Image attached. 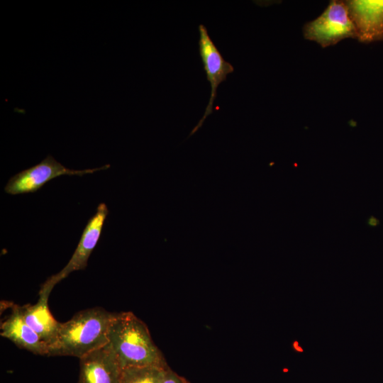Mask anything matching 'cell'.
<instances>
[{
  "label": "cell",
  "instance_id": "obj_10",
  "mask_svg": "<svg viewBox=\"0 0 383 383\" xmlns=\"http://www.w3.org/2000/svg\"><path fill=\"white\" fill-rule=\"evenodd\" d=\"M46 299L40 298L35 304L19 306L26 323L38 334L48 347L54 342L60 326L51 314Z\"/></svg>",
  "mask_w": 383,
  "mask_h": 383
},
{
  "label": "cell",
  "instance_id": "obj_7",
  "mask_svg": "<svg viewBox=\"0 0 383 383\" xmlns=\"http://www.w3.org/2000/svg\"><path fill=\"white\" fill-rule=\"evenodd\" d=\"M79 360L77 383H120L122 370L109 343L87 354Z\"/></svg>",
  "mask_w": 383,
  "mask_h": 383
},
{
  "label": "cell",
  "instance_id": "obj_1",
  "mask_svg": "<svg viewBox=\"0 0 383 383\" xmlns=\"http://www.w3.org/2000/svg\"><path fill=\"white\" fill-rule=\"evenodd\" d=\"M116 313L101 307L82 310L61 323L48 357L72 356L82 358L109 343V331Z\"/></svg>",
  "mask_w": 383,
  "mask_h": 383
},
{
  "label": "cell",
  "instance_id": "obj_6",
  "mask_svg": "<svg viewBox=\"0 0 383 383\" xmlns=\"http://www.w3.org/2000/svg\"><path fill=\"white\" fill-rule=\"evenodd\" d=\"M198 28L199 31V52L206 73L207 80L211 85V94L202 118L191 131L189 136L196 133L201 127L207 116L212 113L218 86L226 80L228 74L234 71L233 65L224 60L211 40L206 26L200 24Z\"/></svg>",
  "mask_w": 383,
  "mask_h": 383
},
{
  "label": "cell",
  "instance_id": "obj_5",
  "mask_svg": "<svg viewBox=\"0 0 383 383\" xmlns=\"http://www.w3.org/2000/svg\"><path fill=\"white\" fill-rule=\"evenodd\" d=\"M110 165L82 170H70L63 166L51 155H48L38 165L24 170L9 179L4 187L6 193L11 195L33 193L47 182L62 175L82 176L106 170Z\"/></svg>",
  "mask_w": 383,
  "mask_h": 383
},
{
  "label": "cell",
  "instance_id": "obj_12",
  "mask_svg": "<svg viewBox=\"0 0 383 383\" xmlns=\"http://www.w3.org/2000/svg\"><path fill=\"white\" fill-rule=\"evenodd\" d=\"M162 383H189V382L168 367L165 372Z\"/></svg>",
  "mask_w": 383,
  "mask_h": 383
},
{
  "label": "cell",
  "instance_id": "obj_2",
  "mask_svg": "<svg viewBox=\"0 0 383 383\" xmlns=\"http://www.w3.org/2000/svg\"><path fill=\"white\" fill-rule=\"evenodd\" d=\"M108 338L121 370L135 367L168 366L146 324L131 311L115 314Z\"/></svg>",
  "mask_w": 383,
  "mask_h": 383
},
{
  "label": "cell",
  "instance_id": "obj_9",
  "mask_svg": "<svg viewBox=\"0 0 383 383\" xmlns=\"http://www.w3.org/2000/svg\"><path fill=\"white\" fill-rule=\"evenodd\" d=\"M1 335L21 348L35 355L48 356L47 345L26 323L18 305H11V314L1 323Z\"/></svg>",
  "mask_w": 383,
  "mask_h": 383
},
{
  "label": "cell",
  "instance_id": "obj_3",
  "mask_svg": "<svg viewBox=\"0 0 383 383\" xmlns=\"http://www.w3.org/2000/svg\"><path fill=\"white\" fill-rule=\"evenodd\" d=\"M305 39L322 48L334 45L345 38L357 37L355 26L345 1H331L324 11L303 28Z\"/></svg>",
  "mask_w": 383,
  "mask_h": 383
},
{
  "label": "cell",
  "instance_id": "obj_11",
  "mask_svg": "<svg viewBox=\"0 0 383 383\" xmlns=\"http://www.w3.org/2000/svg\"><path fill=\"white\" fill-rule=\"evenodd\" d=\"M168 367L145 366L122 370L120 383H162Z\"/></svg>",
  "mask_w": 383,
  "mask_h": 383
},
{
  "label": "cell",
  "instance_id": "obj_4",
  "mask_svg": "<svg viewBox=\"0 0 383 383\" xmlns=\"http://www.w3.org/2000/svg\"><path fill=\"white\" fill-rule=\"evenodd\" d=\"M109 213L107 206L101 203L95 214L89 218L81 235L78 245L67 264L57 273L48 277L42 284L39 297L48 299L54 287L74 271L84 270L89 257L96 247Z\"/></svg>",
  "mask_w": 383,
  "mask_h": 383
},
{
  "label": "cell",
  "instance_id": "obj_8",
  "mask_svg": "<svg viewBox=\"0 0 383 383\" xmlns=\"http://www.w3.org/2000/svg\"><path fill=\"white\" fill-rule=\"evenodd\" d=\"M355 26L357 39L362 43L383 40V0L345 1Z\"/></svg>",
  "mask_w": 383,
  "mask_h": 383
}]
</instances>
